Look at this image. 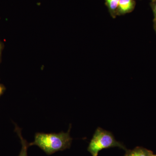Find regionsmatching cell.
Masks as SVG:
<instances>
[{
  "label": "cell",
  "mask_w": 156,
  "mask_h": 156,
  "mask_svg": "<svg viewBox=\"0 0 156 156\" xmlns=\"http://www.w3.org/2000/svg\"><path fill=\"white\" fill-rule=\"evenodd\" d=\"M71 128V126L70 125L67 132L37 133L34 141L29 143V146H37L49 155L69 148L73 140V138L70 136Z\"/></svg>",
  "instance_id": "cell-1"
},
{
  "label": "cell",
  "mask_w": 156,
  "mask_h": 156,
  "mask_svg": "<svg viewBox=\"0 0 156 156\" xmlns=\"http://www.w3.org/2000/svg\"><path fill=\"white\" fill-rule=\"evenodd\" d=\"M113 147H119L127 151L122 144L116 140L111 132L98 128L90 141L87 150L92 156H98L99 152L102 150Z\"/></svg>",
  "instance_id": "cell-2"
},
{
  "label": "cell",
  "mask_w": 156,
  "mask_h": 156,
  "mask_svg": "<svg viewBox=\"0 0 156 156\" xmlns=\"http://www.w3.org/2000/svg\"><path fill=\"white\" fill-rule=\"evenodd\" d=\"M136 5L134 0H120L117 11V16L125 15L133 11Z\"/></svg>",
  "instance_id": "cell-3"
},
{
  "label": "cell",
  "mask_w": 156,
  "mask_h": 156,
  "mask_svg": "<svg viewBox=\"0 0 156 156\" xmlns=\"http://www.w3.org/2000/svg\"><path fill=\"white\" fill-rule=\"evenodd\" d=\"M125 156H153L152 151L142 147H137L132 150L126 151Z\"/></svg>",
  "instance_id": "cell-4"
},
{
  "label": "cell",
  "mask_w": 156,
  "mask_h": 156,
  "mask_svg": "<svg viewBox=\"0 0 156 156\" xmlns=\"http://www.w3.org/2000/svg\"><path fill=\"white\" fill-rule=\"evenodd\" d=\"M15 131L19 136L20 142H21V146H22L21 151L18 156H28L27 149L29 147L28 143L24 138H23L21 134V129L17 126H16V128H15Z\"/></svg>",
  "instance_id": "cell-5"
},
{
  "label": "cell",
  "mask_w": 156,
  "mask_h": 156,
  "mask_svg": "<svg viewBox=\"0 0 156 156\" xmlns=\"http://www.w3.org/2000/svg\"><path fill=\"white\" fill-rule=\"evenodd\" d=\"M120 0H105V5L111 16L113 18L117 17V11Z\"/></svg>",
  "instance_id": "cell-6"
},
{
  "label": "cell",
  "mask_w": 156,
  "mask_h": 156,
  "mask_svg": "<svg viewBox=\"0 0 156 156\" xmlns=\"http://www.w3.org/2000/svg\"><path fill=\"white\" fill-rule=\"evenodd\" d=\"M151 6L154 12V23L155 26L156 25V2H153Z\"/></svg>",
  "instance_id": "cell-7"
},
{
  "label": "cell",
  "mask_w": 156,
  "mask_h": 156,
  "mask_svg": "<svg viewBox=\"0 0 156 156\" xmlns=\"http://www.w3.org/2000/svg\"><path fill=\"white\" fill-rule=\"evenodd\" d=\"M5 90V88L2 84H0V96H1Z\"/></svg>",
  "instance_id": "cell-8"
},
{
  "label": "cell",
  "mask_w": 156,
  "mask_h": 156,
  "mask_svg": "<svg viewBox=\"0 0 156 156\" xmlns=\"http://www.w3.org/2000/svg\"><path fill=\"white\" fill-rule=\"evenodd\" d=\"M3 47L2 44V42L0 41V61H1V56H2V51Z\"/></svg>",
  "instance_id": "cell-9"
},
{
  "label": "cell",
  "mask_w": 156,
  "mask_h": 156,
  "mask_svg": "<svg viewBox=\"0 0 156 156\" xmlns=\"http://www.w3.org/2000/svg\"><path fill=\"white\" fill-rule=\"evenodd\" d=\"M152 2H156V0H152Z\"/></svg>",
  "instance_id": "cell-10"
},
{
  "label": "cell",
  "mask_w": 156,
  "mask_h": 156,
  "mask_svg": "<svg viewBox=\"0 0 156 156\" xmlns=\"http://www.w3.org/2000/svg\"><path fill=\"white\" fill-rule=\"evenodd\" d=\"M154 28L155 29L156 32V25L154 26Z\"/></svg>",
  "instance_id": "cell-11"
},
{
  "label": "cell",
  "mask_w": 156,
  "mask_h": 156,
  "mask_svg": "<svg viewBox=\"0 0 156 156\" xmlns=\"http://www.w3.org/2000/svg\"><path fill=\"white\" fill-rule=\"evenodd\" d=\"M153 156H156V155L154 154Z\"/></svg>",
  "instance_id": "cell-12"
}]
</instances>
